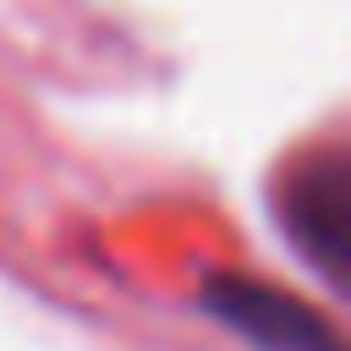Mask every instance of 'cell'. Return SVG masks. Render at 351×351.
Segmentation results:
<instances>
[{
  "mask_svg": "<svg viewBox=\"0 0 351 351\" xmlns=\"http://www.w3.org/2000/svg\"><path fill=\"white\" fill-rule=\"evenodd\" d=\"M285 230L296 241V252L346 291L351 280V154L329 148L318 159H307L291 181H285Z\"/></svg>",
  "mask_w": 351,
  "mask_h": 351,
  "instance_id": "1",
  "label": "cell"
},
{
  "mask_svg": "<svg viewBox=\"0 0 351 351\" xmlns=\"http://www.w3.org/2000/svg\"><path fill=\"white\" fill-rule=\"evenodd\" d=\"M203 307L258 351H346L340 335L329 329V318L280 285H258L241 274H208Z\"/></svg>",
  "mask_w": 351,
  "mask_h": 351,
  "instance_id": "2",
  "label": "cell"
}]
</instances>
